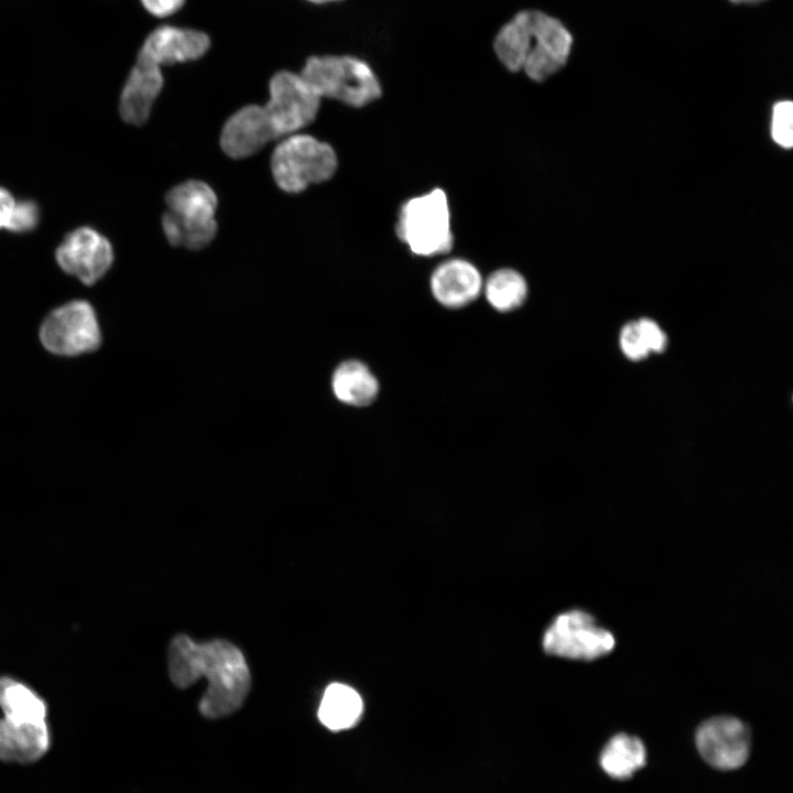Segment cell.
I'll return each mask as SVG.
<instances>
[{"instance_id":"cell-23","label":"cell","mask_w":793,"mask_h":793,"mask_svg":"<svg viewBox=\"0 0 793 793\" xmlns=\"http://www.w3.org/2000/svg\"><path fill=\"white\" fill-rule=\"evenodd\" d=\"M771 134L780 146L793 145V105L791 101H780L774 105L772 113Z\"/></svg>"},{"instance_id":"cell-5","label":"cell","mask_w":793,"mask_h":793,"mask_svg":"<svg viewBox=\"0 0 793 793\" xmlns=\"http://www.w3.org/2000/svg\"><path fill=\"white\" fill-rule=\"evenodd\" d=\"M395 232L416 256L434 257L449 252L454 235L446 193L435 187L405 200L399 210Z\"/></svg>"},{"instance_id":"cell-16","label":"cell","mask_w":793,"mask_h":793,"mask_svg":"<svg viewBox=\"0 0 793 793\" xmlns=\"http://www.w3.org/2000/svg\"><path fill=\"white\" fill-rule=\"evenodd\" d=\"M51 745L47 723L29 724L0 718V759L30 763L45 754Z\"/></svg>"},{"instance_id":"cell-8","label":"cell","mask_w":793,"mask_h":793,"mask_svg":"<svg viewBox=\"0 0 793 793\" xmlns=\"http://www.w3.org/2000/svg\"><path fill=\"white\" fill-rule=\"evenodd\" d=\"M43 347L58 356H78L96 350L101 334L93 306L83 300L65 303L52 311L40 328Z\"/></svg>"},{"instance_id":"cell-14","label":"cell","mask_w":793,"mask_h":793,"mask_svg":"<svg viewBox=\"0 0 793 793\" xmlns=\"http://www.w3.org/2000/svg\"><path fill=\"white\" fill-rule=\"evenodd\" d=\"M278 139L263 106H243L225 122L220 134L222 151L232 159H245Z\"/></svg>"},{"instance_id":"cell-28","label":"cell","mask_w":793,"mask_h":793,"mask_svg":"<svg viewBox=\"0 0 793 793\" xmlns=\"http://www.w3.org/2000/svg\"><path fill=\"white\" fill-rule=\"evenodd\" d=\"M306 1L315 3V4H325V3H330V2H338L341 0H306Z\"/></svg>"},{"instance_id":"cell-6","label":"cell","mask_w":793,"mask_h":793,"mask_svg":"<svg viewBox=\"0 0 793 793\" xmlns=\"http://www.w3.org/2000/svg\"><path fill=\"white\" fill-rule=\"evenodd\" d=\"M338 160L333 146L308 134H290L274 149L271 171L276 185L297 194L334 176Z\"/></svg>"},{"instance_id":"cell-21","label":"cell","mask_w":793,"mask_h":793,"mask_svg":"<svg viewBox=\"0 0 793 793\" xmlns=\"http://www.w3.org/2000/svg\"><path fill=\"white\" fill-rule=\"evenodd\" d=\"M645 748L642 741L627 734L613 736L600 753V765L615 779H627L645 763Z\"/></svg>"},{"instance_id":"cell-18","label":"cell","mask_w":793,"mask_h":793,"mask_svg":"<svg viewBox=\"0 0 793 793\" xmlns=\"http://www.w3.org/2000/svg\"><path fill=\"white\" fill-rule=\"evenodd\" d=\"M362 710V698L356 689L343 683H333L324 692L317 715L326 728L339 731L354 727Z\"/></svg>"},{"instance_id":"cell-25","label":"cell","mask_w":793,"mask_h":793,"mask_svg":"<svg viewBox=\"0 0 793 793\" xmlns=\"http://www.w3.org/2000/svg\"><path fill=\"white\" fill-rule=\"evenodd\" d=\"M186 0H141L143 8L156 18H165L176 13Z\"/></svg>"},{"instance_id":"cell-19","label":"cell","mask_w":793,"mask_h":793,"mask_svg":"<svg viewBox=\"0 0 793 793\" xmlns=\"http://www.w3.org/2000/svg\"><path fill=\"white\" fill-rule=\"evenodd\" d=\"M0 708L3 716L20 723L45 724L47 705L26 684L10 677H0Z\"/></svg>"},{"instance_id":"cell-2","label":"cell","mask_w":793,"mask_h":793,"mask_svg":"<svg viewBox=\"0 0 793 793\" xmlns=\"http://www.w3.org/2000/svg\"><path fill=\"white\" fill-rule=\"evenodd\" d=\"M573 36L556 18L534 9L515 13L497 32L493 51L510 72H523L544 82L561 70L569 57Z\"/></svg>"},{"instance_id":"cell-13","label":"cell","mask_w":793,"mask_h":793,"mask_svg":"<svg viewBox=\"0 0 793 793\" xmlns=\"http://www.w3.org/2000/svg\"><path fill=\"white\" fill-rule=\"evenodd\" d=\"M484 278L478 268L463 258L441 262L432 272L430 289L443 307L459 309L475 302L482 293Z\"/></svg>"},{"instance_id":"cell-15","label":"cell","mask_w":793,"mask_h":793,"mask_svg":"<svg viewBox=\"0 0 793 793\" xmlns=\"http://www.w3.org/2000/svg\"><path fill=\"white\" fill-rule=\"evenodd\" d=\"M163 85L161 67L137 58L120 95L119 112L123 121L134 126L145 123Z\"/></svg>"},{"instance_id":"cell-1","label":"cell","mask_w":793,"mask_h":793,"mask_svg":"<svg viewBox=\"0 0 793 793\" xmlns=\"http://www.w3.org/2000/svg\"><path fill=\"white\" fill-rule=\"evenodd\" d=\"M167 658L175 686L187 688L200 676L207 677L208 686L198 704L204 717L221 718L242 706L251 677L243 654L231 642L215 639L198 643L180 634L172 639Z\"/></svg>"},{"instance_id":"cell-9","label":"cell","mask_w":793,"mask_h":793,"mask_svg":"<svg viewBox=\"0 0 793 793\" xmlns=\"http://www.w3.org/2000/svg\"><path fill=\"white\" fill-rule=\"evenodd\" d=\"M322 98L300 73L279 70L269 82V100L264 109L276 138L293 134L313 122Z\"/></svg>"},{"instance_id":"cell-24","label":"cell","mask_w":793,"mask_h":793,"mask_svg":"<svg viewBox=\"0 0 793 793\" xmlns=\"http://www.w3.org/2000/svg\"><path fill=\"white\" fill-rule=\"evenodd\" d=\"M40 219V209L33 200L17 202L7 230L25 232L36 227Z\"/></svg>"},{"instance_id":"cell-17","label":"cell","mask_w":793,"mask_h":793,"mask_svg":"<svg viewBox=\"0 0 793 793\" xmlns=\"http://www.w3.org/2000/svg\"><path fill=\"white\" fill-rule=\"evenodd\" d=\"M332 389L341 403L362 408L376 401L380 392V383L366 363L360 360H347L334 371Z\"/></svg>"},{"instance_id":"cell-20","label":"cell","mask_w":793,"mask_h":793,"mask_svg":"<svg viewBox=\"0 0 793 793\" xmlns=\"http://www.w3.org/2000/svg\"><path fill=\"white\" fill-rule=\"evenodd\" d=\"M482 293L495 311L510 313L525 303L529 295V285L519 271L511 268H501L491 272L484 280Z\"/></svg>"},{"instance_id":"cell-4","label":"cell","mask_w":793,"mask_h":793,"mask_svg":"<svg viewBox=\"0 0 793 793\" xmlns=\"http://www.w3.org/2000/svg\"><path fill=\"white\" fill-rule=\"evenodd\" d=\"M321 98L361 108L378 100L382 86L372 67L352 55H313L300 72Z\"/></svg>"},{"instance_id":"cell-12","label":"cell","mask_w":793,"mask_h":793,"mask_svg":"<svg viewBox=\"0 0 793 793\" xmlns=\"http://www.w3.org/2000/svg\"><path fill=\"white\" fill-rule=\"evenodd\" d=\"M210 47L207 33L174 25H160L144 39L137 58L159 67L195 61Z\"/></svg>"},{"instance_id":"cell-3","label":"cell","mask_w":793,"mask_h":793,"mask_svg":"<svg viewBox=\"0 0 793 793\" xmlns=\"http://www.w3.org/2000/svg\"><path fill=\"white\" fill-rule=\"evenodd\" d=\"M165 204L162 227L172 246L198 250L213 241L218 199L208 184L196 180L177 184L166 193Z\"/></svg>"},{"instance_id":"cell-11","label":"cell","mask_w":793,"mask_h":793,"mask_svg":"<svg viewBox=\"0 0 793 793\" xmlns=\"http://www.w3.org/2000/svg\"><path fill=\"white\" fill-rule=\"evenodd\" d=\"M695 741L708 764L731 770L741 767L749 756L750 731L736 717L716 716L699 725Z\"/></svg>"},{"instance_id":"cell-27","label":"cell","mask_w":793,"mask_h":793,"mask_svg":"<svg viewBox=\"0 0 793 793\" xmlns=\"http://www.w3.org/2000/svg\"><path fill=\"white\" fill-rule=\"evenodd\" d=\"M729 1L737 3V4H754V3H760L765 0H729Z\"/></svg>"},{"instance_id":"cell-26","label":"cell","mask_w":793,"mask_h":793,"mask_svg":"<svg viewBox=\"0 0 793 793\" xmlns=\"http://www.w3.org/2000/svg\"><path fill=\"white\" fill-rule=\"evenodd\" d=\"M15 199L12 194L0 186V229H7L15 207Z\"/></svg>"},{"instance_id":"cell-10","label":"cell","mask_w":793,"mask_h":793,"mask_svg":"<svg viewBox=\"0 0 793 793\" xmlns=\"http://www.w3.org/2000/svg\"><path fill=\"white\" fill-rule=\"evenodd\" d=\"M110 241L90 227H79L65 236L55 251L59 268L86 285L95 284L113 262Z\"/></svg>"},{"instance_id":"cell-7","label":"cell","mask_w":793,"mask_h":793,"mask_svg":"<svg viewBox=\"0 0 793 793\" xmlns=\"http://www.w3.org/2000/svg\"><path fill=\"white\" fill-rule=\"evenodd\" d=\"M616 645L613 634L589 612L571 609L556 616L546 628L543 650L551 655L594 661L610 653Z\"/></svg>"},{"instance_id":"cell-22","label":"cell","mask_w":793,"mask_h":793,"mask_svg":"<svg viewBox=\"0 0 793 793\" xmlns=\"http://www.w3.org/2000/svg\"><path fill=\"white\" fill-rule=\"evenodd\" d=\"M619 346L622 354L630 360L639 361L652 354V349L640 319L622 326L619 333Z\"/></svg>"}]
</instances>
